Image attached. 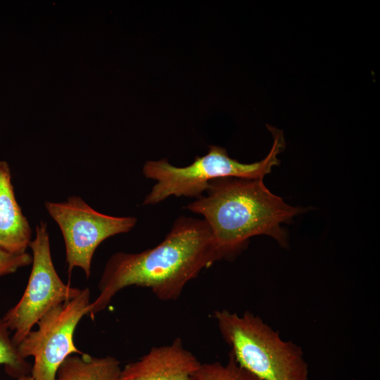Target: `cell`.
<instances>
[{
    "instance_id": "8992f818",
    "label": "cell",
    "mask_w": 380,
    "mask_h": 380,
    "mask_svg": "<svg viewBox=\"0 0 380 380\" xmlns=\"http://www.w3.org/2000/svg\"><path fill=\"white\" fill-rule=\"evenodd\" d=\"M44 206L61 231L68 273L77 267L87 278L96 248L110 236L128 232L137 222L135 217L101 213L77 196H70L65 202L46 201Z\"/></svg>"
},
{
    "instance_id": "ba28073f",
    "label": "cell",
    "mask_w": 380,
    "mask_h": 380,
    "mask_svg": "<svg viewBox=\"0 0 380 380\" xmlns=\"http://www.w3.org/2000/svg\"><path fill=\"white\" fill-rule=\"evenodd\" d=\"M201 363L186 350L180 338L152 348L139 360L121 369L120 380H194Z\"/></svg>"
},
{
    "instance_id": "30bf717a",
    "label": "cell",
    "mask_w": 380,
    "mask_h": 380,
    "mask_svg": "<svg viewBox=\"0 0 380 380\" xmlns=\"http://www.w3.org/2000/svg\"><path fill=\"white\" fill-rule=\"evenodd\" d=\"M120 365L111 356L95 357L84 353L71 355L58 367L56 380H120Z\"/></svg>"
},
{
    "instance_id": "8fae6325",
    "label": "cell",
    "mask_w": 380,
    "mask_h": 380,
    "mask_svg": "<svg viewBox=\"0 0 380 380\" xmlns=\"http://www.w3.org/2000/svg\"><path fill=\"white\" fill-rule=\"evenodd\" d=\"M193 378L194 380H262L240 366L231 353L225 365L220 362L201 364Z\"/></svg>"
},
{
    "instance_id": "9c48e42d",
    "label": "cell",
    "mask_w": 380,
    "mask_h": 380,
    "mask_svg": "<svg viewBox=\"0 0 380 380\" xmlns=\"http://www.w3.org/2000/svg\"><path fill=\"white\" fill-rule=\"evenodd\" d=\"M32 229L15 198L9 165L0 160V248L15 254L26 253Z\"/></svg>"
},
{
    "instance_id": "4fadbf2b",
    "label": "cell",
    "mask_w": 380,
    "mask_h": 380,
    "mask_svg": "<svg viewBox=\"0 0 380 380\" xmlns=\"http://www.w3.org/2000/svg\"><path fill=\"white\" fill-rule=\"evenodd\" d=\"M32 256L26 253L15 254L0 248V277L15 272L19 268L32 264Z\"/></svg>"
},
{
    "instance_id": "5b68a950",
    "label": "cell",
    "mask_w": 380,
    "mask_h": 380,
    "mask_svg": "<svg viewBox=\"0 0 380 380\" xmlns=\"http://www.w3.org/2000/svg\"><path fill=\"white\" fill-rule=\"evenodd\" d=\"M29 247L32 261L27 285L20 300L2 318L14 332L12 339L16 346L46 313L76 298L82 291L65 284L58 276L52 261L45 222L41 221L36 227V236Z\"/></svg>"
},
{
    "instance_id": "277c9868",
    "label": "cell",
    "mask_w": 380,
    "mask_h": 380,
    "mask_svg": "<svg viewBox=\"0 0 380 380\" xmlns=\"http://www.w3.org/2000/svg\"><path fill=\"white\" fill-rule=\"evenodd\" d=\"M219 331L242 367L262 380H308V365L300 347L249 311L213 313Z\"/></svg>"
},
{
    "instance_id": "5bb4252c",
    "label": "cell",
    "mask_w": 380,
    "mask_h": 380,
    "mask_svg": "<svg viewBox=\"0 0 380 380\" xmlns=\"http://www.w3.org/2000/svg\"><path fill=\"white\" fill-rule=\"evenodd\" d=\"M17 380H34V379L30 375H24L20 377H18Z\"/></svg>"
},
{
    "instance_id": "6da1fadb",
    "label": "cell",
    "mask_w": 380,
    "mask_h": 380,
    "mask_svg": "<svg viewBox=\"0 0 380 380\" xmlns=\"http://www.w3.org/2000/svg\"><path fill=\"white\" fill-rule=\"evenodd\" d=\"M219 260L207 222L182 216L164 240L137 253L117 252L108 260L87 315L93 319L120 290L130 286L148 288L162 300L179 298L184 286L201 270Z\"/></svg>"
},
{
    "instance_id": "3957f363",
    "label": "cell",
    "mask_w": 380,
    "mask_h": 380,
    "mask_svg": "<svg viewBox=\"0 0 380 380\" xmlns=\"http://www.w3.org/2000/svg\"><path fill=\"white\" fill-rule=\"evenodd\" d=\"M273 137L272 146L265 158L253 163H243L230 158L227 150L210 145L203 156H196L194 162L185 167L171 165L167 158L146 161L143 167L146 178L156 181L145 197L144 205H154L175 196L200 198L206 191L211 180L221 177L251 179H263L280 163L277 156L286 146L283 132L267 126Z\"/></svg>"
},
{
    "instance_id": "7a4b0ae2",
    "label": "cell",
    "mask_w": 380,
    "mask_h": 380,
    "mask_svg": "<svg viewBox=\"0 0 380 380\" xmlns=\"http://www.w3.org/2000/svg\"><path fill=\"white\" fill-rule=\"evenodd\" d=\"M206 192L186 208L204 217L219 260L234 259L255 236H268L287 248L289 234L282 224L308 210L287 204L263 179L221 177L211 180Z\"/></svg>"
},
{
    "instance_id": "7c38bea8",
    "label": "cell",
    "mask_w": 380,
    "mask_h": 380,
    "mask_svg": "<svg viewBox=\"0 0 380 380\" xmlns=\"http://www.w3.org/2000/svg\"><path fill=\"white\" fill-rule=\"evenodd\" d=\"M11 331L2 318H0V365L5 367L6 372L15 378L28 375L32 367L20 356L14 343Z\"/></svg>"
},
{
    "instance_id": "52a82bcc",
    "label": "cell",
    "mask_w": 380,
    "mask_h": 380,
    "mask_svg": "<svg viewBox=\"0 0 380 380\" xmlns=\"http://www.w3.org/2000/svg\"><path fill=\"white\" fill-rule=\"evenodd\" d=\"M90 291L82 289L76 298L50 310L17 346L20 356L34 357L31 376L34 380H56L62 362L72 354H82L75 346L73 334L82 317L87 315Z\"/></svg>"
}]
</instances>
